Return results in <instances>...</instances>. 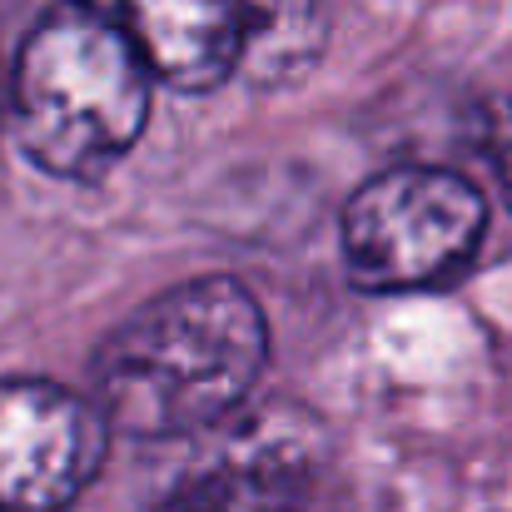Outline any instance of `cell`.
<instances>
[{"mask_svg": "<svg viewBox=\"0 0 512 512\" xmlns=\"http://www.w3.org/2000/svg\"><path fill=\"white\" fill-rule=\"evenodd\" d=\"M488 234V199L438 165H398L353 189L343 209V264L358 289L403 294L458 279Z\"/></svg>", "mask_w": 512, "mask_h": 512, "instance_id": "3", "label": "cell"}, {"mask_svg": "<svg viewBox=\"0 0 512 512\" xmlns=\"http://www.w3.org/2000/svg\"><path fill=\"white\" fill-rule=\"evenodd\" d=\"M269 363V319L239 279H189L120 319L90 363L115 433L194 438L224 428Z\"/></svg>", "mask_w": 512, "mask_h": 512, "instance_id": "1", "label": "cell"}, {"mask_svg": "<svg viewBox=\"0 0 512 512\" xmlns=\"http://www.w3.org/2000/svg\"><path fill=\"white\" fill-rule=\"evenodd\" d=\"M319 458V423L299 408L229 418L219 443L150 512H304Z\"/></svg>", "mask_w": 512, "mask_h": 512, "instance_id": "5", "label": "cell"}, {"mask_svg": "<svg viewBox=\"0 0 512 512\" xmlns=\"http://www.w3.org/2000/svg\"><path fill=\"white\" fill-rule=\"evenodd\" d=\"M110 418L50 378H0V512H65L100 478Z\"/></svg>", "mask_w": 512, "mask_h": 512, "instance_id": "4", "label": "cell"}, {"mask_svg": "<svg viewBox=\"0 0 512 512\" xmlns=\"http://www.w3.org/2000/svg\"><path fill=\"white\" fill-rule=\"evenodd\" d=\"M483 150H488V165L503 184V199L512 204V100L493 105L488 120H483Z\"/></svg>", "mask_w": 512, "mask_h": 512, "instance_id": "8", "label": "cell"}, {"mask_svg": "<svg viewBox=\"0 0 512 512\" xmlns=\"http://www.w3.org/2000/svg\"><path fill=\"white\" fill-rule=\"evenodd\" d=\"M314 30H319L314 0H254V35L244 65L259 80H289L319 55Z\"/></svg>", "mask_w": 512, "mask_h": 512, "instance_id": "7", "label": "cell"}, {"mask_svg": "<svg viewBox=\"0 0 512 512\" xmlns=\"http://www.w3.org/2000/svg\"><path fill=\"white\" fill-rule=\"evenodd\" d=\"M120 20L160 85L204 95L249 60L254 0H120Z\"/></svg>", "mask_w": 512, "mask_h": 512, "instance_id": "6", "label": "cell"}, {"mask_svg": "<svg viewBox=\"0 0 512 512\" xmlns=\"http://www.w3.org/2000/svg\"><path fill=\"white\" fill-rule=\"evenodd\" d=\"M0 120H10V70L0 60Z\"/></svg>", "mask_w": 512, "mask_h": 512, "instance_id": "9", "label": "cell"}, {"mask_svg": "<svg viewBox=\"0 0 512 512\" xmlns=\"http://www.w3.org/2000/svg\"><path fill=\"white\" fill-rule=\"evenodd\" d=\"M150 65L95 0L50 5L10 60V135L35 170L100 179L150 120Z\"/></svg>", "mask_w": 512, "mask_h": 512, "instance_id": "2", "label": "cell"}]
</instances>
